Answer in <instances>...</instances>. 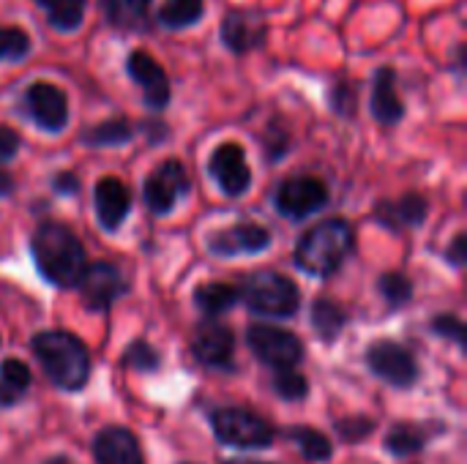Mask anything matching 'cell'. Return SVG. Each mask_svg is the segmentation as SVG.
<instances>
[{"label": "cell", "mask_w": 467, "mask_h": 464, "mask_svg": "<svg viewBox=\"0 0 467 464\" xmlns=\"http://www.w3.org/2000/svg\"><path fill=\"white\" fill-rule=\"evenodd\" d=\"M30 252H33L38 273L49 284L63 287V290L77 287L88 268L85 249H82L79 238L60 222L38 224V230L33 232V241H30Z\"/></svg>", "instance_id": "1"}, {"label": "cell", "mask_w": 467, "mask_h": 464, "mask_svg": "<svg viewBox=\"0 0 467 464\" xmlns=\"http://www.w3.org/2000/svg\"><path fill=\"white\" fill-rule=\"evenodd\" d=\"M30 350L38 358L49 383L60 391H79L90 377L88 347L66 331H41L30 339Z\"/></svg>", "instance_id": "2"}, {"label": "cell", "mask_w": 467, "mask_h": 464, "mask_svg": "<svg viewBox=\"0 0 467 464\" xmlns=\"http://www.w3.org/2000/svg\"><path fill=\"white\" fill-rule=\"evenodd\" d=\"M356 232L345 219H328L306 230L296 246V265L309 276H331L353 254Z\"/></svg>", "instance_id": "3"}, {"label": "cell", "mask_w": 467, "mask_h": 464, "mask_svg": "<svg viewBox=\"0 0 467 464\" xmlns=\"http://www.w3.org/2000/svg\"><path fill=\"white\" fill-rule=\"evenodd\" d=\"M241 298L254 314L265 317H293L301 306L298 287L276 271H257L246 279Z\"/></svg>", "instance_id": "4"}, {"label": "cell", "mask_w": 467, "mask_h": 464, "mask_svg": "<svg viewBox=\"0 0 467 464\" xmlns=\"http://www.w3.org/2000/svg\"><path fill=\"white\" fill-rule=\"evenodd\" d=\"M211 427L219 443L233 449H268L274 443V427L241 407L216 410L211 416Z\"/></svg>", "instance_id": "5"}, {"label": "cell", "mask_w": 467, "mask_h": 464, "mask_svg": "<svg viewBox=\"0 0 467 464\" xmlns=\"http://www.w3.org/2000/svg\"><path fill=\"white\" fill-rule=\"evenodd\" d=\"M246 345L252 347V353L268 364L271 369L282 372V369H296L304 361V345L298 336L274 328V325H249L246 331Z\"/></svg>", "instance_id": "6"}, {"label": "cell", "mask_w": 467, "mask_h": 464, "mask_svg": "<svg viewBox=\"0 0 467 464\" xmlns=\"http://www.w3.org/2000/svg\"><path fill=\"white\" fill-rule=\"evenodd\" d=\"M274 202H276V211L285 219L304 222L312 213H317L320 208H326V202H328V186L320 178L296 175V178H287V180L279 183Z\"/></svg>", "instance_id": "7"}, {"label": "cell", "mask_w": 467, "mask_h": 464, "mask_svg": "<svg viewBox=\"0 0 467 464\" xmlns=\"http://www.w3.org/2000/svg\"><path fill=\"white\" fill-rule=\"evenodd\" d=\"M189 189H192V183H189V175H186L183 164L175 161V159H167L148 175L142 197H145V205H148L150 213L164 216L178 205L181 197L189 194Z\"/></svg>", "instance_id": "8"}, {"label": "cell", "mask_w": 467, "mask_h": 464, "mask_svg": "<svg viewBox=\"0 0 467 464\" xmlns=\"http://www.w3.org/2000/svg\"><path fill=\"white\" fill-rule=\"evenodd\" d=\"M25 112L27 118L49 134H57L68 126V98L52 82H33L25 90Z\"/></svg>", "instance_id": "9"}, {"label": "cell", "mask_w": 467, "mask_h": 464, "mask_svg": "<svg viewBox=\"0 0 467 464\" xmlns=\"http://www.w3.org/2000/svg\"><path fill=\"white\" fill-rule=\"evenodd\" d=\"M367 366L375 377L386 380L394 388H410L419 380L416 358L397 342H375L367 350Z\"/></svg>", "instance_id": "10"}, {"label": "cell", "mask_w": 467, "mask_h": 464, "mask_svg": "<svg viewBox=\"0 0 467 464\" xmlns=\"http://www.w3.org/2000/svg\"><path fill=\"white\" fill-rule=\"evenodd\" d=\"M208 175L216 180L222 194L241 197L252 186V170L246 164V153L238 142H222L208 159Z\"/></svg>", "instance_id": "11"}, {"label": "cell", "mask_w": 467, "mask_h": 464, "mask_svg": "<svg viewBox=\"0 0 467 464\" xmlns=\"http://www.w3.org/2000/svg\"><path fill=\"white\" fill-rule=\"evenodd\" d=\"M219 36L222 44L233 52V55H246L252 49H260L268 38V25L260 14L254 11H230L222 16L219 25Z\"/></svg>", "instance_id": "12"}, {"label": "cell", "mask_w": 467, "mask_h": 464, "mask_svg": "<svg viewBox=\"0 0 467 464\" xmlns=\"http://www.w3.org/2000/svg\"><path fill=\"white\" fill-rule=\"evenodd\" d=\"M126 71L129 77L137 82V88L142 90V98L150 109L161 112L170 104V79L167 71L156 63V57L145 49H134L126 60Z\"/></svg>", "instance_id": "13"}, {"label": "cell", "mask_w": 467, "mask_h": 464, "mask_svg": "<svg viewBox=\"0 0 467 464\" xmlns=\"http://www.w3.org/2000/svg\"><path fill=\"white\" fill-rule=\"evenodd\" d=\"M77 287H79L82 301H85V306L90 312H107L126 293L120 271L115 265H109V263L88 265Z\"/></svg>", "instance_id": "14"}, {"label": "cell", "mask_w": 467, "mask_h": 464, "mask_svg": "<svg viewBox=\"0 0 467 464\" xmlns=\"http://www.w3.org/2000/svg\"><path fill=\"white\" fill-rule=\"evenodd\" d=\"M192 353L208 369H219V372L233 369V353H235L233 331L219 323H202L192 339Z\"/></svg>", "instance_id": "15"}, {"label": "cell", "mask_w": 467, "mask_h": 464, "mask_svg": "<svg viewBox=\"0 0 467 464\" xmlns=\"http://www.w3.org/2000/svg\"><path fill=\"white\" fill-rule=\"evenodd\" d=\"M271 246V232L260 224L244 222L230 230L208 235V249L219 257H238V254H260Z\"/></svg>", "instance_id": "16"}, {"label": "cell", "mask_w": 467, "mask_h": 464, "mask_svg": "<svg viewBox=\"0 0 467 464\" xmlns=\"http://www.w3.org/2000/svg\"><path fill=\"white\" fill-rule=\"evenodd\" d=\"M93 211H96L99 224L107 232H115L131 211V194H129L126 183L112 175L101 178L93 189Z\"/></svg>", "instance_id": "17"}, {"label": "cell", "mask_w": 467, "mask_h": 464, "mask_svg": "<svg viewBox=\"0 0 467 464\" xmlns=\"http://www.w3.org/2000/svg\"><path fill=\"white\" fill-rule=\"evenodd\" d=\"M93 457L99 464H145L137 438L123 427H107L93 438Z\"/></svg>", "instance_id": "18"}, {"label": "cell", "mask_w": 467, "mask_h": 464, "mask_svg": "<svg viewBox=\"0 0 467 464\" xmlns=\"http://www.w3.org/2000/svg\"><path fill=\"white\" fill-rule=\"evenodd\" d=\"M372 115L380 126H397L405 118V104L397 93V71L380 66L372 79Z\"/></svg>", "instance_id": "19"}, {"label": "cell", "mask_w": 467, "mask_h": 464, "mask_svg": "<svg viewBox=\"0 0 467 464\" xmlns=\"http://www.w3.org/2000/svg\"><path fill=\"white\" fill-rule=\"evenodd\" d=\"M427 200L421 194H405L400 200H380L375 208V216L383 227L402 230V227H419L427 219Z\"/></svg>", "instance_id": "20"}, {"label": "cell", "mask_w": 467, "mask_h": 464, "mask_svg": "<svg viewBox=\"0 0 467 464\" xmlns=\"http://www.w3.org/2000/svg\"><path fill=\"white\" fill-rule=\"evenodd\" d=\"M205 14V0H161L156 8V22L167 30H186L197 25Z\"/></svg>", "instance_id": "21"}, {"label": "cell", "mask_w": 467, "mask_h": 464, "mask_svg": "<svg viewBox=\"0 0 467 464\" xmlns=\"http://www.w3.org/2000/svg\"><path fill=\"white\" fill-rule=\"evenodd\" d=\"M238 301H241L238 287L224 284V282L200 284V287L194 290V304H197V309H200L202 314H208V317H219V314L230 312Z\"/></svg>", "instance_id": "22"}, {"label": "cell", "mask_w": 467, "mask_h": 464, "mask_svg": "<svg viewBox=\"0 0 467 464\" xmlns=\"http://www.w3.org/2000/svg\"><path fill=\"white\" fill-rule=\"evenodd\" d=\"M104 14L115 27L123 30H145L148 27V11L153 0H101Z\"/></svg>", "instance_id": "23"}, {"label": "cell", "mask_w": 467, "mask_h": 464, "mask_svg": "<svg viewBox=\"0 0 467 464\" xmlns=\"http://www.w3.org/2000/svg\"><path fill=\"white\" fill-rule=\"evenodd\" d=\"M134 137V126L126 118H109L82 131V142L88 148H118Z\"/></svg>", "instance_id": "24"}, {"label": "cell", "mask_w": 467, "mask_h": 464, "mask_svg": "<svg viewBox=\"0 0 467 464\" xmlns=\"http://www.w3.org/2000/svg\"><path fill=\"white\" fill-rule=\"evenodd\" d=\"M36 3L47 11V22L60 33L79 30L88 8V0H36Z\"/></svg>", "instance_id": "25"}, {"label": "cell", "mask_w": 467, "mask_h": 464, "mask_svg": "<svg viewBox=\"0 0 467 464\" xmlns=\"http://www.w3.org/2000/svg\"><path fill=\"white\" fill-rule=\"evenodd\" d=\"M27 386H30V369L22 361L8 358L0 364V407L16 405L27 391Z\"/></svg>", "instance_id": "26"}, {"label": "cell", "mask_w": 467, "mask_h": 464, "mask_svg": "<svg viewBox=\"0 0 467 464\" xmlns=\"http://www.w3.org/2000/svg\"><path fill=\"white\" fill-rule=\"evenodd\" d=\"M345 323H348V314H345V309L339 304H334L328 298L315 301V306H312V328L323 342H334L342 334Z\"/></svg>", "instance_id": "27"}, {"label": "cell", "mask_w": 467, "mask_h": 464, "mask_svg": "<svg viewBox=\"0 0 467 464\" xmlns=\"http://www.w3.org/2000/svg\"><path fill=\"white\" fill-rule=\"evenodd\" d=\"M285 435L301 449V454H304L309 462H326V459H331V454H334L331 440H328L323 432H317V429H309V427H290V429H285Z\"/></svg>", "instance_id": "28"}, {"label": "cell", "mask_w": 467, "mask_h": 464, "mask_svg": "<svg viewBox=\"0 0 467 464\" xmlns=\"http://www.w3.org/2000/svg\"><path fill=\"white\" fill-rule=\"evenodd\" d=\"M427 446V435L416 427H394L386 438V449L394 457H410L419 454Z\"/></svg>", "instance_id": "29"}, {"label": "cell", "mask_w": 467, "mask_h": 464, "mask_svg": "<svg viewBox=\"0 0 467 464\" xmlns=\"http://www.w3.org/2000/svg\"><path fill=\"white\" fill-rule=\"evenodd\" d=\"M33 49V41L30 36L19 27V25H8V27H0V63L3 60H22L27 57V52Z\"/></svg>", "instance_id": "30"}, {"label": "cell", "mask_w": 467, "mask_h": 464, "mask_svg": "<svg viewBox=\"0 0 467 464\" xmlns=\"http://www.w3.org/2000/svg\"><path fill=\"white\" fill-rule=\"evenodd\" d=\"M271 386H274L276 397H282L285 402H301V399L309 394L306 377L298 375L296 369H282V372H276L274 380H271Z\"/></svg>", "instance_id": "31"}, {"label": "cell", "mask_w": 467, "mask_h": 464, "mask_svg": "<svg viewBox=\"0 0 467 464\" xmlns=\"http://www.w3.org/2000/svg\"><path fill=\"white\" fill-rule=\"evenodd\" d=\"M378 290H380V295L386 298V304L394 306V309L405 306V304L410 301V295H413V284H410V279L402 276V273H383L380 282H378Z\"/></svg>", "instance_id": "32"}, {"label": "cell", "mask_w": 467, "mask_h": 464, "mask_svg": "<svg viewBox=\"0 0 467 464\" xmlns=\"http://www.w3.org/2000/svg\"><path fill=\"white\" fill-rule=\"evenodd\" d=\"M159 364H161L159 353H156L148 342H142V339L134 342V345H129L126 353H123V366H129V369H134V372H140V375L156 372Z\"/></svg>", "instance_id": "33"}, {"label": "cell", "mask_w": 467, "mask_h": 464, "mask_svg": "<svg viewBox=\"0 0 467 464\" xmlns=\"http://www.w3.org/2000/svg\"><path fill=\"white\" fill-rule=\"evenodd\" d=\"M356 98H358L356 85H353V82H348V79L334 82V85H331V90H328L331 109H334L337 115H342V118H353V112H356Z\"/></svg>", "instance_id": "34"}, {"label": "cell", "mask_w": 467, "mask_h": 464, "mask_svg": "<svg viewBox=\"0 0 467 464\" xmlns=\"http://www.w3.org/2000/svg\"><path fill=\"white\" fill-rule=\"evenodd\" d=\"M334 429L345 443H361L364 438H369L375 432V421H369V418H342V421L334 424Z\"/></svg>", "instance_id": "35"}, {"label": "cell", "mask_w": 467, "mask_h": 464, "mask_svg": "<svg viewBox=\"0 0 467 464\" xmlns=\"http://www.w3.org/2000/svg\"><path fill=\"white\" fill-rule=\"evenodd\" d=\"M290 150V134L282 129V126H268V134H265V159L268 161H279L285 153Z\"/></svg>", "instance_id": "36"}, {"label": "cell", "mask_w": 467, "mask_h": 464, "mask_svg": "<svg viewBox=\"0 0 467 464\" xmlns=\"http://www.w3.org/2000/svg\"><path fill=\"white\" fill-rule=\"evenodd\" d=\"M432 331H435L438 336L454 339L460 347H465V325H462L457 317H451V314H446V317H438V320L432 323Z\"/></svg>", "instance_id": "37"}, {"label": "cell", "mask_w": 467, "mask_h": 464, "mask_svg": "<svg viewBox=\"0 0 467 464\" xmlns=\"http://www.w3.org/2000/svg\"><path fill=\"white\" fill-rule=\"evenodd\" d=\"M19 134L11 129V126H3L0 123V161H11L19 150Z\"/></svg>", "instance_id": "38"}, {"label": "cell", "mask_w": 467, "mask_h": 464, "mask_svg": "<svg viewBox=\"0 0 467 464\" xmlns=\"http://www.w3.org/2000/svg\"><path fill=\"white\" fill-rule=\"evenodd\" d=\"M52 189L57 191V194H77L79 191V178L74 175V172H57L55 178H52Z\"/></svg>", "instance_id": "39"}, {"label": "cell", "mask_w": 467, "mask_h": 464, "mask_svg": "<svg viewBox=\"0 0 467 464\" xmlns=\"http://www.w3.org/2000/svg\"><path fill=\"white\" fill-rule=\"evenodd\" d=\"M446 260L454 265V268H462L467 263V238L465 235H457L454 238V243H451V249L446 252Z\"/></svg>", "instance_id": "40"}, {"label": "cell", "mask_w": 467, "mask_h": 464, "mask_svg": "<svg viewBox=\"0 0 467 464\" xmlns=\"http://www.w3.org/2000/svg\"><path fill=\"white\" fill-rule=\"evenodd\" d=\"M11 191H14V178H11L5 170H0V200L8 197Z\"/></svg>", "instance_id": "41"}, {"label": "cell", "mask_w": 467, "mask_h": 464, "mask_svg": "<svg viewBox=\"0 0 467 464\" xmlns=\"http://www.w3.org/2000/svg\"><path fill=\"white\" fill-rule=\"evenodd\" d=\"M145 129L150 131V142H159V139L167 137V126H164V123H148Z\"/></svg>", "instance_id": "42"}, {"label": "cell", "mask_w": 467, "mask_h": 464, "mask_svg": "<svg viewBox=\"0 0 467 464\" xmlns=\"http://www.w3.org/2000/svg\"><path fill=\"white\" fill-rule=\"evenodd\" d=\"M44 464H68V459H63V457H55V459H47Z\"/></svg>", "instance_id": "43"}, {"label": "cell", "mask_w": 467, "mask_h": 464, "mask_svg": "<svg viewBox=\"0 0 467 464\" xmlns=\"http://www.w3.org/2000/svg\"><path fill=\"white\" fill-rule=\"evenodd\" d=\"M227 464H263V462H241V459H238V462H227Z\"/></svg>", "instance_id": "44"}]
</instances>
